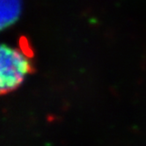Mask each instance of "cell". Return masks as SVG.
Wrapping results in <instances>:
<instances>
[{
	"mask_svg": "<svg viewBox=\"0 0 146 146\" xmlns=\"http://www.w3.org/2000/svg\"><path fill=\"white\" fill-rule=\"evenodd\" d=\"M21 0H0V31L13 25L21 13Z\"/></svg>",
	"mask_w": 146,
	"mask_h": 146,
	"instance_id": "7a4b0ae2",
	"label": "cell"
},
{
	"mask_svg": "<svg viewBox=\"0 0 146 146\" xmlns=\"http://www.w3.org/2000/svg\"><path fill=\"white\" fill-rule=\"evenodd\" d=\"M33 70L32 61L23 51L0 44V95L18 89Z\"/></svg>",
	"mask_w": 146,
	"mask_h": 146,
	"instance_id": "6da1fadb",
	"label": "cell"
}]
</instances>
